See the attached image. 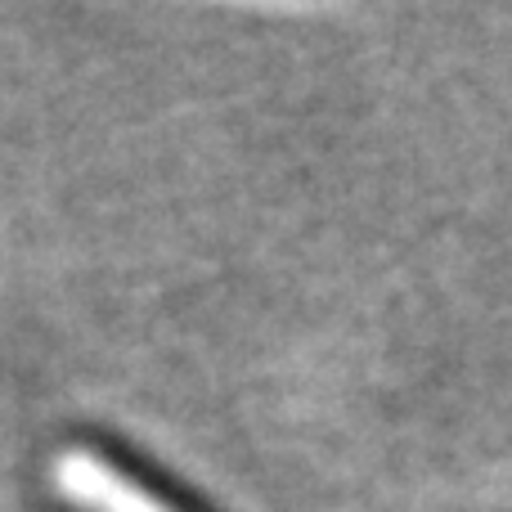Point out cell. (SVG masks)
<instances>
[{
  "label": "cell",
  "mask_w": 512,
  "mask_h": 512,
  "mask_svg": "<svg viewBox=\"0 0 512 512\" xmlns=\"http://www.w3.org/2000/svg\"><path fill=\"white\" fill-rule=\"evenodd\" d=\"M63 481L104 512H194L189 504H180L167 486H158L149 472H140V463L122 459L108 445L72 450L63 459Z\"/></svg>",
  "instance_id": "1"
}]
</instances>
